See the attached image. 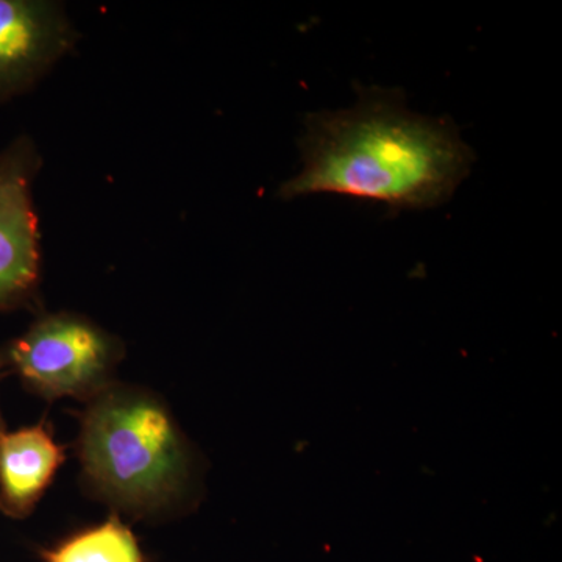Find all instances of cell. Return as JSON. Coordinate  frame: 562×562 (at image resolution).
<instances>
[{
    "mask_svg": "<svg viewBox=\"0 0 562 562\" xmlns=\"http://www.w3.org/2000/svg\"><path fill=\"white\" fill-rule=\"evenodd\" d=\"M299 144L301 172L280 198L346 195L392 211L443 205L475 161L452 120L414 113L402 91L379 87L358 88L350 109L310 114Z\"/></svg>",
    "mask_w": 562,
    "mask_h": 562,
    "instance_id": "1",
    "label": "cell"
},
{
    "mask_svg": "<svg viewBox=\"0 0 562 562\" xmlns=\"http://www.w3.org/2000/svg\"><path fill=\"white\" fill-rule=\"evenodd\" d=\"M79 458L92 494L132 516H165L191 494L190 443L165 402L140 387L113 383L88 402Z\"/></svg>",
    "mask_w": 562,
    "mask_h": 562,
    "instance_id": "2",
    "label": "cell"
},
{
    "mask_svg": "<svg viewBox=\"0 0 562 562\" xmlns=\"http://www.w3.org/2000/svg\"><path fill=\"white\" fill-rule=\"evenodd\" d=\"M124 357L116 336L81 314H43L0 350V372L14 373L33 394L91 402L113 384Z\"/></svg>",
    "mask_w": 562,
    "mask_h": 562,
    "instance_id": "3",
    "label": "cell"
},
{
    "mask_svg": "<svg viewBox=\"0 0 562 562\" xmlns=\"http://www.w3.org/2000/svg\"><path fill=\"white\" fill-rule=\"evenodd\" d=\"M35 143L22 135L0 150V313L38 305L41 244L33 181Z\"/></svg>",
    "mask_w": 562,
    "mask_h": 562,
    "instance_id": "4",
    "label": "cell"
},
{
    "mask_svg": "<svg viewBox=\"0 0 562 562\" xmlns=\"http://www.w3.org/2000/svg\"><path fill=\"white\" fill-rule=\"evenodd\" d=\"M76 41L58 3L0 0V102L31 90Z\"/></svg>",
    "mask_w": 562,
    "mask_h": 562,
    "instance_id": "5",
    "label": "cell"
},
{
    "mask_svg": "<svg viewBox=\"0 0 562 562\" xmlns=\"http://www.w3.org/2000/svg\"><path fill=\"white\" fill-rule=\"evenodd\" d=\"M63 461L65 452L43 424L0 432V513L31 516Z\"/></svg>",
    "mask_w": 562,
    "mask_h": 562,
    "instance_id": "6",
    "label": "cell"
},
{
    "mask_svg": "<svg viewBox=\"0 0 562 562\" xmlns=\"http://www.w3.org/2000/svg\"><path fill=\"white\" fill-rule=\"evenodd\" d=\"M44 562H146L138 539L116 516L41 552Z\"/></svg>",
    "mask_w": 562,
    "mask_h": 562,
    "instance_id": "7",
    "label": "cell"
},
{
    "mask_svg": "<svg viewBox=\"0 0 562 562\" xmlns=\"http://www.w3.org/2000/svg\"><path fill=\"white\" fill-rule=\"evenodd\" d=\"M0 373H2V372H0ZM3 430H5V427H3L2 414H0V432H2Z\"/></svg>",
    "mask_w": 562,
    "mask_h": 562,
    "instance_id": "8",
    "label": "cell"
}]
</instances>
